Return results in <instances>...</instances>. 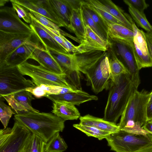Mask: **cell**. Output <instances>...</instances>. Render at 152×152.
<instances>
[{
	"mask_svg": "<svg viewBox=\"0 0 152 152\" xmlns=\"http://www.w3.org/2000/svg\"><path fill=\"white\" fill-rule=\"evenodd\" d=\"M11 3L12 8L16 12L18 17L23 19L27 23L30 24L31 20L29 15V12H28L29 11L20 4L13 2Z\"/></svg>",
	"mask_w": 152,
	"mask_h": 152,
	"instance_id": "cell-37",
	"label": "cell"
},
{
	"mask_svg": "<svg viewBox=\"0 0 152 152\" xmlns=\"http://www.w3.org/2000/svg\"><path fill=\"white\" fill-rule=\"evenodd\" d=\"M67 148V144L58 132L46 143L45 152H64Z\"/></svg>",
	"mask_w": 152,
	"mask_h": 152,
	"instance_id": "cell-28",
	"label": "cell"
},
{
	"mask_svg": "<svg viewBox=\"0 0 152 152\" xmlns=\"http://www.w3.org/2000/svg\"><path fill=\"white\" fill-rule=\"evenodd\" d=\"M103 119L116 124L123 112L129 99L137 88L129 74H122L111 80Z\"/></svg>",
	"mask_w": 152,
	"mask_h": 152,
	"instance_id": "cell-1",
	"label": "cell"
},
{
	"mask_svg": "<svg viewBox=\"0 0 152 152\" xmlns=\"http://www.w3.org/2000/svg\"><path fill=\"white\" fill-rule=\"evenodd\" d=\"M31 23L29 26L34 34L47 50L62 53H69L58 43L37 23L33 16L29 12Z\"/></svg>",
	"mask_w": 152,
	"mask_h": 152,
	"instance_id": "cell-15",
	"label": "cell"
},
{
	"mask_svg": "<svg viewBox=\"0 0 152 152\" xmlns=\"http://www.w3.org/2000/svg\"><path fill=\"white\" fill-rule=\"evenodd\" d=\"M150 92L136 90L129 99L118 125L120 130L138 134H149L142 128L148 120L147 109Z\"/></svg>",
	"mask_w": 152,
	"mask_h": 152,
	"instance_id": "cell-2",
	"label": "cell"
},
{
	"mask_svg": "<svg viewBox=\"0 0 152 152\" xmlns=\"http://www.w3.org/2000/svg\"><path fill=\"white\" fill-rule=\"evenodd\" d=\"M132 42H114V45L118 58L127 69L132 82L138 88L140 83V70L134 53Z\"/></svg>",
	"mask_w": 152,
	"mask_h": 152,
	"instance_id": "cell-10",
	"label": "cell"
},
{
	"mask_svg": "<svg viewBox=\"0 0 152 152\" xmlns=\"http://www.w3.org/2000/svg\"><path fill=\"white\" fill-rule=\"evenodd\" d=\"M73 126L85 134L88 137H93L100 140L105 139L111 133L103 131L94 127L79 124H74Z\"/></svg>",
	"mask_w": 152,
	"mask_h": 152,
	"instance_id": "cell-31",
	"label": "cell"
},
{
	"mask_svg": "<svg viewBox=\"0 0 152 152\" xmlns=\"http://www.w3.org/2000/svg\"><path fill=\"white\" fill-rule=\"evenodd\" d=\"M150 97L149 103H151L152 102V91L150 92Z\"/></svg>",
	"mask_w": 152,
	"mask_h": 152,
	"instance_id": "cell-47",
	"label": "cell"
},
{
	"mask_svg": "<svg viewBox=\"0 0 152 152\" xmlns=\"http://www.w3.org/2000/svg\"><path fill=\"white\" fill-rule=\"evenodd\" d=\"M146 37L148 48L150 55L152 58V43L146 36Z\"/></svg>",
	"mask_w": 152,
	"mask_h": 152,
	"instance_id": "cell-43",
	"label": "cell"
},
{
	"mask_svg": "<svg viewBox=\"0 0 152 152\" xmlns=\"http://www.w3.org/2000/svg\"><path fill=\"white\" fill-rule=\"evenodd\" d=\"M45 97L53 102H64L75 105H79L86 102L98 99L96 96L90 95L81 89L61 94L48 95Z\"/></svg>",
	"mask_w": 152,
	"mask_h": 152,
	"instance_id": "cell-17",
	"label": "cell"
},
{
	"mask_svg": "<svg viewBox=\"0 0 152 152\" xmlns=\"http://www.w3.org/2000/svg\"><path fill=\"white\" fill-rule=\"evenodd\" d=\"M39 43H27L22 45L10 54L0 64L11 66H18L31 59L35 48Z\"/></svg>",
	"mask_w": 152,
	"mask_h": 152,
	"instance_id": "cell-19",
	"label": "cell"
},
{
	"mask_svg": "<svg viewBox=\"0 0 152 152\" xmlns=\"http://www.w3.org/2000/svg\"><path fill=\"white\" fill-rule=\"evenodd\" d=\"M87 10L90 14L91 18L98 28L102 32L105 37L108 40L107 33L108 26L101 18L94 11L89 7L83 4Z\"/></svg>",
	"mask_w": 152,
	"mask_h": 152,
	"instance_id": "cell-35",
	"label": "cell"
},
{
	"mask_svg": "<svg viewBox=\"0 0 152 152\" xmlns=\"http://www.w3.org/2000/svg\"><path fill=\"white\" fill-rule=\"evenodd\" d=\"M0 30L13 33H33L30 26L20 19L12 7H0Z\"/></svg>",
	"mask_w": 152,
	"mask_h": 152,
	"instance_id": "cell-12",
	"label": "cell"
},
{
	"mask_svg": "<svg viewBox=\"0 0 152 152\" xmlns=\"http://www.w3.org/2000/svg\"><path fill=\"white\" fill-rule=\"evenodd\" d=\"M147 115L148 120L152 119V102L149 103L148 105L147 109Z\"/></svg>",
	"mask_w": 152,
	"mask_h": 152,
	"instance_id": "cell-42",
	"label": "cell"
},
{
	"mask_svg": "<svg viewBox=\"0 0 152 152\" xmlns=\"http://www.w3.org/2000/svg\"><path fill=\"white\" fill-rule=\"evenodd\" d=\"M11 2L17 3L29 11L32 10L46 17L59 27L65 26L56 15L49 1L47 0H11Z\"/></svg>",
	"mask_w": 152,
	"mask_h": 152,
	"instance_id": "cell-14",
	"label": "cell"
},
{
	"mask_svg": "<svg viewBox=\"0 0 152 152\" xmlns=\"http://www.w3.org/2000/svg\"><path fill=\"white\" fill-rule=\"evenodd\" d=\"M108 26V40L110 39L116 42H132L134 33L132 30L123 25L117 24H109Z\"/></svg>",
	"mask_w": 152,
	"mask_h": 152,
	"instance_id": "cell-23",
	"label": "cell"
},
{
	"mask_svg": "<svg viewBox=\"0 0 152 152\" xmlns=\"http://www.w3.org/2000/svg\"><path fill=\"white\" fill-rule=\"evenodd\" d=\"M81 125L96 128L101 130L109 132L111 133L117 132L120 129L116 124L104 120L103 118L87 114L79 118Z\"/></svg>",
	"mask_w": 152,
	"mask_h": 152,
	"instance_id": "cell-20",
	"label": "cell"
},
{
	"mask_svg": "<svg viewBox=\"0 0 152 152\" xmlns=\"http://www.w3.org/2000/svg\"><path fill=\"white\" fill-rule=\"evenodd\" d=\"M4 100L0 98V120L4 128H7L10 119L15 113L12 110L11 107L4 102Z\"/></svg>",
	"mask_w": 152,
	"mask_h": 152,
	"instance_id": "cell-33",
	"label": "cell"
},
{
	"mask_svg": "<svg viewBox=\"0 0 152 152\" xmlns=\"http://www.w3.org/2000/svg\"><path fill=\"white\" fill-rule=\"evenodd\" d=\"M23 75L18 66L0 64V98L36 86Z\"/></svg>",
	"mask_w": 152,
	"mask_h": 152,
	"instance_id": "cell-6",
	"label": "cell"
},
{
	"mask_svg": "<svg viewBox=\"0 0 152 152\" xmlns=\"http://www.w3.org/2000/svg\"><path fill=\"white\" fill-rule=\"evenodd\" d=\"M111 52V57H108L111 71V80L122 74H129L126 67L118 58L115 51L114 53L112 50Z\"/></svg>",
	"mask_w": 152,
	"mask_h": 152,
	"instance_id": "cell-27",
	"label": "cell"
},
{
	"mask_svg": "<svg viewBox=\"0 0 152 152\" xmlns=\"http://www.w3.org/2000/svg\"><path fill=\"white\" fill-rule=\"evenodd\" d=\"M14 119L46 143L65 127V121L53 113L31 112L16 114Z\"/></svg>",
	"mask_w": 152,
	"mask_h": 152,
	"instance_id": "cell-3",
	"label": "cell"
},
{
	"mask_svg": "<svg viewBox=\"0 0 152 152\" xmlns=\"http://www.w3.org/2000/svg\"><path fill=\"white\" fill-rule=\"evenodd\" d=\"M145 34L147 37L152 43V32H146Z\"/></svg>",
	"mask_w": 152,
	"mask_h": 152,
	"instance_id": "cell-45",
	"label": "cell"
},
{
	"mask_svg": "<svg viewBox=\"0 0 152 152\" xmlns=\"http://www.w3.org/2000/svg\"><path fill=\"white\" fill-rule=\"evenodd\" d=\"M46 144L40 137L32 134L26 145L23 152H45Z\"/></svg>",
	"mask_w": 152,
	"mask_h": 152,
	"instance_id": "cell-32",
	"label": "cell"
},
{
	"mask_svg": "<svg viewBox=\"0 0 152 152\" xmlns=\"http://www.w3.org/2000/svg\"><path fill=\"white\" fill-rule=\"evenodd\" d=\"M49 1L56 15L65 27L71 32L70 20L72 9L66 0H49Z\"/></svg>",
	"mask_w": 152,
	"mask_h": 152,
	"instance_id": "cell-22",
	"label": "cell"
},
{
	"mask_svg": "<svg viewBox=\"0 0 152 152\" xmlns=\"http://www.w3.org/2000/svg\"><path fill=\"white\" fill-rule=\"evenodd\" d=\"M61 37L62 38L67 51L69 53H76L78 52L77 46H75L62 35Z\"/></svg>",
	"mask_w": 152,
	"mask_h": 152,
	"instance_id": "cell-39",
	"label": "cell"
},
{
	"mask_svg": "<svg viewBox=\"0 0 152 152\" xmlns=\"http://www.w3.org/2000/svg\"><path fill=\"white\" fill-rule=\"evenodd\" d=\"M74 54L78 69L83 73L96 65L107 55L106 51L99 50Z\"/></svg>",
	"mask_w": 152,
	"mask_h": 152,
	"instance_id": "cell-18",
	"label": "cell"
},
{
	"mask_svg": "<svg viewBox=\"0 0 152 152\" xmlns=\"http://www.w3.org/2000/svg\"><path fill=\"white\" fill-rule=\"evenodd\" d=\"M109 12L124 26L133 31L132 24L127 17L126 13L112 1H100Z\"/></svg>",
	"mask_w": 152,
	"mask_h": 152,
	"instance_id": "cell-26",
	"label": "cell"
},
{
	"mask_svg": "<svg viewBox=\"0 0 152 152\" xmlns=\"http://www.w3.org/2000/svg\"><path fill=\"white\" fill-rule=\"evenodd\" d=\"M0 98L5 100L17 114L39 112L32 107L31 101L35 98L30 92L26 90L19 91Z\"/></svg>",
	"mask_w": 152,
	"mask_h": 152,
	"instance_id": "cell-13",
	"label": "cell"
},
{
	"mask_svg": "<svg viewBox=\"0 0 152 152\" xmlns=\"http://www.w3.org/2000/svg\"><path fill=\"white\" fill-rule=\"evenodd\" d=\"M123 1L128 6H131L137 10L144 12L149 5L144 0H124Z\"/></svg>",
	"mask_w": 152,
	"mask_h": 152,
	"instance_id": "cell-38",
	"label": "cell"
},
{
	"mask_svg": "<svg viewBox=\"0 0 152 152\" xmlns=\"http://www.w3.org/2000/svg\"><path fill=\"white\" fill-rule=\"evenodd\" d=\"M138 152H152V144L143 148Z\"/></svg>",
	"mask_w": 152,
	"mask_h": 152,
	"instance_id": "cell-44",
	"label": "cell"
},
{
	"mask_svg": "<svg viewBox=\"0 0 152 152\" xmlns=\"http://www.w3.org/2000/svg\"><path fill=\"white\" fill-rule=\"evenodd\" d=\"M134 37L132 42L134 53L139 69L152 67V58L148 48L145 33L136 26L131 18Z\"/></svg>",
	"mask_w": 152,
	"mask_h": 152,
	"instance_id": "cell-11",
	"label": "cell"
},
{
	"mask_svg": "<svg viewBox=\"0 0 152 152\" xmlns=\"http://www.w3.org/2000/svg\"><path fill=\"white\" fill-rule=\"evenodd\" d=\"M129 13L137 25L147 32H152V26L148 22L144 12L140 11L131 6H128Z\"/></svg>",
	"mask_w": 152,
	"mask_h": 152,
	"instance_id": "cell-30",
	"label": "cell"
},
{
	"mask_svg": "<svg viewBox=\"0 0 152 152\" xmlns=\"http://www.w3.org/2000/svg\"><path fill=\"white\" fill-rule=\"evenodd\" d=\"M83 73L85 75L87 85L91 87L95 93L97 94L109 88L111 75L107 55L96 65Z\"/></svg>",
	"mask_w": 152,
	"mask_h": 152,
	"instance_id": "cell-8",
	"label": "cell"
},
{
	"mask_svg": "<svg viewBox=\"0 0 152 152\" xmlns=\"http://www.w3.org/2000/svg\"><path fill=\"white\" fill-rule=\"evenodd\" d=\"M12 128L0 130V152H23L32 133L15 121Z\"/></svg>",
	"mask_w": 152,
	"mask_h": 152,
	"instance_id": "cell-7",
	"label": "cell"
},
{
	"mask_svg": "<svg viewBox=\"0 0 152 152\" xmlns=\"http://www.w3.org/2000/svg\"><path fill=\"white\" fill-rule=\"evenodd\" d=\"M142 128L148 133L152 135V119L148 120Z\"/></svg>",
	"mask_w": 152,
	"mask_h": 152,
	"instance_id": "cell-41",
	"label": "cell"
},
{
	"mask_svg": "<svg viewBox=\"0 0 152 152\" xmlns=\"http://www.w3.org/2000/svg\"><path fill=\"white\" fill-rule=\"evenodd\" d=\"M31 59L36 61L40 65L53 72L66 75L64 70L51 55L50 51L40 45L35 48Z\"/></svg>",
	"mask_w": 152,
	"mask_h": 152,
	"instance_id": "cell-16",
	"label": "cell"
},
{
	"mask_svg": "<svg viewBox=\"0 0 152 152\" xmlns=\"http://www.w3.org/2000/svg\"><path fill=\"white\" fill-rule=\"evenodd\" d=\"M82 9L83 15L85 26L88 25L89 26L94 32L103 40L105 41L109 40L97 26L86 8L83 5Z\"/></svg>",
	"mask_w": 152,
	"mask_h": 152,
	"instance_id": "cell-34",
	"label": "cell"
},
{
	"mask_svg": "<svg viewBox=\"0 0 152 152\" xmlns=\"http://www.w3.org/2000/svg\"><path fill=\"white\" fill-rule=\"evenodd\" d=\"M105 139L110 150L115 152H138L152 144L151 134H135L121 130Z\"/></svg>",
	"mask_w": 152,
	"mask_h": 152,
	"instance_id": "cell-4",
	"label": "cell"
},
{
	"mask_svg": "<svg viewBox=\"0 0 152 152\" xmlns=\"http://www.w3.org/2000/svg\"><path fill=\"white\" fill-rule=\"evenodd\" d=\"M39 43V41L34 33L31 34H21L0 30V64L22 45Z\"/></svg>",
	"mask_w": 152,
	"mask_h": 152,
	"instance_id": "cell-9",
	"label": "cell"
},
{
	"mask_svg": "<svg viewBox=\"0 0 152 152\" xmlns=\"http://www.w3.org/2000/svg\"><path fill=\"white\" fill-rule=\"evenodd\" d=\"M9 1V0H0V7H3L5 4Z\"/></svg>",
	"mask_w": 152,
	"mask_h": 152,
	"instance_id": "cell-46",
	"label": "cell"
},
{
	"mask_svg": "<svg viewBox=\"0 0 152 152\" xmlns=\"http://www.w3.org/2000/svg\"><path fill=\"white\" fill-rule=\"evenodd\" d=\"M18 67L23 75L31 77L36 86H55L73 90L78 89L67 81L66 75L55 73L41 65H35L26 61Z\"/></svg>",
	"mask_w": 152,
	"mask_h": 152,
	"instance_id": "cell-5",
	"label": "cell"
},
{
	"mask_svg": "<svg viewBox=\"0 0 152 152\" xmlns=\"http://www.w3.org/2000/svg\"><path fill=\"white\" fill-rule=\"evenodd\" d=\"M83 4L94 11L107 26L114 24L123 25L109 12L100 1L83 0Z\"/></svg>",
	"mask_w": 152,
	"mask_h": 152,
	"instance_id": "cell-25",
	"label": "cell"
},
{
	"mask_svg": "<svg viewBox=\"0 0 152 152\" xmlns=\"http://www.w3.org/2000/svg\"><path fill=\"white\" fill-rule=\"evenodd\" d=\"M52 113L65 121L77 120L80 117L75 105L64 102H53Z\"/></svg>",
	"mask_w": 152,
	"mask_h": 152,
	"instance_id": "cell-21",
	"label": "cell"
},
{
	"mask_svg": "<svg viewBox=\"0 0 152 152\" xmlns=\"http://www.w3.org/2000/svg\"><path fill=\"white\" fill-rule=\"evenodd\" d=\"M82 7L72 10L70 29L80 41L84 39L86 34L85 25L82 13Z\"/></svg>",
	"mask_w": 152,
	"mask_h": 152,
	"instance_id": "cell-24",
	"label": "cell"
},
{
	"mask_svg": "<svg viewBox=\"0 0 152 152\" xmlns=\"http://www.w3.org/2000/svg\"><path fill=\"white\" fill-rule=\"evenodd\" d=\"M29 12L37 20L43 25L59 32L61 35L64 37H68L76 42L79 43H80V41L77 38L72 36L62 30L60 27L46 17L32 10H29Z\"/></svg>",
	"mask_w": 152,
	"mask_h": 152,
	"instance_id": "cell-29",
	"label": "cell"
},
{
	"mask_svg": "<svg viewBox=\"0 0 152 152\" xmlns=\"http://www.w3.org/2000/svg\"><path fill=\"white\" fill-rule=\"evenodd\" d=\"M71 9H77L82 7L83 0H66Z\"/></svg>",
	"mask_w": 152,
	"mask_h": 152,
	"instance_id": "cell-40",
	"label": "cell"
},
{
	"mask_svg": "<svg viewBox=\"0 0 152 152\" xmlns=\"http://www.w3.org/2000/svg\"><path fill=\"white\" fill-rule=\"evenodd\" d=\"M40 86L45 91L46 94V96L48 95H57L74 92L78 90L68 89L59 86H55L41 85Z\"/></svg>",
	"mask_w": 152,
	"mask_h": 152,
	"instance_id": "cell-36",
	"label": "cell"
}]
</instances>
